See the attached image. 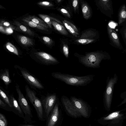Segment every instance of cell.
I'll return each instance as SVG.
<instances>
[{"mask_svg": "<svg viewBox=\"0 0 126 126\" xmlns=\"http://www.w3.org/2000/svg\"><path fill=\"white\" fill-rule=\"evenodd\" d=\"M14 67L16 70H18L22 76L32 87L40 89H44L42 83L26 69L17 65Z\"/></svg>", "mask_w": 126, "mask_h": 126, "instance_id": "4", "label": "cell"}, {"mask_svg": "<svg viewBox=\"0 0 126 126\" xmlns=\"http://www.w3.org/2000/svg\"><path fill=\"white\" fill-rule=\"evenodd\" d=\"M7 121L5 116L0 113V126H7Z\"/></svg>", "mask_w": 126, "mask_h": 126, "instance_id": "29", "label": "cell"}, {"mask_svg": "<svg viewBox=\"0 0 126 126\" xmlns=\"http://www.w3.org/2000/svg\"><path fill=\"white\" fill-rule=\"evenodd\" d=\"M18 38L19 42L25 46H29L33 45L32 39L26 36L19 35L18 36Z\"/></svg>", "mask_w": 126, "mask_h": 126, "instance_id": "19", "label": "cell"}, {"mask_svg": "<svg viewBox=\"0 0 126 126\" xmlns=\"http://www.w3.org/2000/svg\"><path fill=\"white\" fill-rule=\"evenodd\" d=\"M78 4V0H74L72 2V6L75 10H76Z\"/></svg>", "mask_w": 126, "mask_h": 126, "instance_id": "37", "label": "cell"}, {"mask_svg": "<svg viewBox=\"0 0 126 126\" xmlns=\"http://www.w3.org/2000/svg\"><path fill=\"white\" fill-rule=\"evenodd\" d=\"M51 75L54 78L67 85L76 86L87 85L94 80L95 76L93 74L78 76L58 72H53Z\"/></svg>", "mask_w": 126, "mask_h": 126, "instance_id": "1", "label": "cell"}, {"mask_svg": "<svg viewBox=\"0 0 126 126\" xmlns=\"http://www.w3.org/2000/svg\"><path fill=\"white\" fill-rule=\"evenodd\" d=\"M70 99L81 115L84 117L88 116L87 107L83 101L74 96H71Z\"/></svg>", "mask_w": 126, "mask_h": 126, "instance_id": "9", "label": "cell"}, {"mask_svg": "<svg viewBox=\"0 0 126 126\" xmlns=\"http://www.w3.org/2000/svg\"><path fill=\"white\" fill-rule=\"evenodd\" d=\"M24 19L31 21L37 24L47 28L49 26L44 21L38 18L33 16H29Z\"/></svg>", "mask_w": 126, "mask_h": 126, "instance_id": "15", "label": "cell"}, {"mask_svg": "<svg viewBox=\"0 0 126 126\" xmlns=\"http://www.w3.org/2000/svg\"><path fill=\"white\" fill-rule=\"evenodd\" d=\"M38 15L51 28H52V20L55 21L59 23H60L62 24L61 22L59 20L48 15L42 14H39Z\"/></svg>", "mask_w": 126, "mask_h": 126, "instance_id": "17", "label": "cell"}, {"mask_svg": "<svg viewBox=\"0 0 126 126\" xmlns=\"http://www.w3.org/2000/svg\"><path fill=\"white\" fill-rule=\"evenodd\" d=\"M57 2L58 3L60 2L61 1V0H57Z\"/></svg>", "mask_w": 126, "mask_h": 126, "instance_id": "41", "label": "cell"}, {"mask_svg": "<svg viewBox=\"0 0 126 126\" xmlns=\"http://www.w3.org/2000/svg\"><path fill=\"white\" fill-rule=\"evenodd\" d=\"M0 107L1 108L8 111H12L11 109L8 108L9 106L6 103H4L1 99H0Z\"/></svg>", "mask_w": 126, "mask_h": 126, "instance_id": "32", "label": "cell"}, {"mask_svg": "<svg viewBox=\"0 0 126 126\" xmlns=\"http://www.w3.org/2000/svg\"><path fill=\"white\" fill-rule=\"evenodd\" d=\"M95 40V39H78L76 41L77 43L82 44H86L92 43Z\"/></svg>", "mask_w": 126, "mask_h": 126, "instance_id": "28", "label": "cell"}, {"mask_svg": "<svg viewBox=\"0 0 126 126\" xmlns=\"http://www.w3.org/2000/svg\"><path fill=\"white\" fill-rule=\"evenodd\" d=\"M52 24L55 29L60 33L65 35L68 34V32L64 27L59 23L52 20Z\"/></svg>", "mask_w": 126, "mask_h": 126, "instance_id": "18", "label": "cell"}, {"mask_svg": "<svg viewBox=\"0 0 126 126\" xmlns=\"http://www.w3.org/2000/svg\"><path fill=\"white\" fill-rule=\"evenodd\" d=\"M63 22L65 28L73 36L76 37L79 35L78 30L74 24L66 20H63Z\"/></svg>", "mask_w": 126, "mask_h": 126, "instance_id": "13", "label": "cell"}, {"mask_svg": "<svg viewBox=\"0 0 126 126\" xmlns=\"http://www.w3.org/2000/svg\"><path fill=\"white\" fill-rule=\"evenodd\" d=\"M81 9L83 16L86 19H89L91 16L90 8L86 3H83L81 5Z\"/></svg>", "mask_w": 126, "mask_h": 126, "instance_id": "21", "label": "cell"}, {"mask_svg": "<svg viewBox=\"0 0 126 126\" xmlns=\"http://www.w3.org/2000/svg\"><path fill=\"white\" fill-rule=\"evenodd\" d=\"M2 25L7 27H9L10 25V23L9 22L7 21H4L2 22Z\"/></svg>", "mask_w": 126, "mask_h": 126, "instance_id": "38", "label": "cell"}, {"mask_svg": "<svg viewBox=\"0 0 126 126\" xmlns=\"http://www.w3.org/2000/svg\"><path fill=\"white\" fill-rule=\"evenodd\" d=\"M10 102L12 106V109H13L14 112L17 114L19 116L23 118L25 117L23 112L19 105L17 100L15 98L12 94L10 95L9 97Z\"/></svg>", "mask_w": 126, "mask_h": 126, "instance_id": "12", "label": "cell"}, {"mask_svg": "<svg viewBox=\"0 0 126 126\" xmlns=\"http://www.w3.org/2000/svg\"><path fill=\"white\" fill-rule=\"evenodd\" d=\"M59 115L58 105L56 103L48 117L46 126H54L58 120Z\"/></svg>", "mask_w": 126, "mask_h": 126, "instance_id": "11", "label": "cell"}, {"mask_svg": "<svg viewBox=\"0 0 126 126\" xmlns=\"http://www.w3.org/2000/svg\"><path fill=\"white\" fill-rule=\"evenodd\" d=\"M22 20L27 25L31 27L35 28L40 30L45 31H48L47 28L40 26L31 21L27 20L24 18L22 19Z\"/></svg>", "mask_w": 126, "mask_h": 126, "instance_id": "23", "label": "cell"}, {"mask_svg": "<svg viewBox=\"0 0 126 126\" xmlns=\"http://www.w3.org/2000/svg\"><path fill=\"white\" fill-rule=\"evenodd\" d=\"M120 111H116L112 113L106 117L103 118L104 120H111L112 122L114 120H117L122 118L123 115L120 113Z\"/></svg>", "mask_w": 126, "mask_h": 126, "instance_id": "16", "label": "cell"}, {"mask_svg": "<svg viewBox=\"0 0 126 126\" xmlns=\"http://www.w3.org/2000/svg\"><path fill=\"white\" fill-rule=\"evenodd\" d=\"M61 12L69 18L70 17V15L68 11L65 9L61 8L60 9Z\"/></svg>", "mask_w": 126, "mask_h": 126, "instance_id": "35", "label": "cell"}, {"mask_svg": "<svg viewBox=\"0 0 126 126\" xmlns=\"http://www.w3.org/2000/svg\"><path fill=\"white\" fill-rule=\"evenodd\" d=\"M75 56L81 64L86 67L94 68H100L102 61L110 58L106 53L99 51L87 53L84 55L76 54Z\"/></svg>", "mask_w": 126, "mask_h": 126, "instance_id": "2", "label": "cell"}, {"mask_svg": "<svg viewBox=\"0 0 126 126\" xmlns=\"http://www.w3.org/2000/svg\"><path fill=\"white\" fill-rule=\"evenodd\" d=\"M126 19V10L125 5L123 6L119 13V24H121Z\"/></svg>", "mask_w": 126, "mask_h": 126, "instance_id": "26", "label": "cell"}, {"mask_svg": "<svg viewBox=\"0 0 126 126\" xmlns=\"http://www.w3.org/2000/svg\"><path fill=\"white\" fill-rule=\"evenodd\" d=\"M114 23H113L112 24V23L111 24V25H112L113 27L114 26Z\"/></svg>", "mask_w": 126, "mask_h": 126, "instance_id": "42", "label": "cell"}, {"mask_svg": "<svg viewBox=\"0 0 126 126\" xmlns=\"http://www.w3.org/2000/svg\"><path fill=\"white\" fill-rule=\"evenodd\" d=\"M15 24L16 25L17 28L20 31L27 33L29 35L33 36L34 33L26 26L22 25L18 21H15Z\"/></svg>", "mask_w": 126, "mask_h": 126, "instance_id": "20", "label": "cell"}, {"mask_svg": "<svg viewBox=\"0 0 126 126\" xmlns=\"http://www.w3.org/2000/svg\"><path fill=\"white\" fill-rule=\"evenodd\" d=\"M109 0H100L99 1V4L105 9H108L110 8L109 5Z\"/></svg>", "mask_w": 126, "mask_h": 126, "instance_id": "30", "label": "cell"}, {"mask_svg": "<svg viewBox=\"0 0 126 126\" xmlns=\"http://www.w3.org/2000/svg\"><path fill=\"white\" fill-rule=\"evenodd\" d=\"M0 79L3 81L6 86H8L11 83L12 81L10 77L8 69L5 68L0 70Z\"/></svg>", "mask_w": 126, "mask_h": 126, "instance_id": "14", "label": "cell"}, {"mask_svg": "<svg viewBox=\"0 0 126 126\" xmlns=\"http://www.w3.org/2000/svg\"><path fill=\"white\" fill-rule=\"evenodd\" d=\"M16 90L18 95L19 104L25 114L26 118H28L29 119H31L32 116L30 107L18 84H16Z\"/></svg>", "mask_w": 126, "mask_h": 126, "instance_id": "7", "label": "cell"}, {"mask_svg": "<svg viewBox=\"0 0 126 126\" xmlns=\"http://www.w3.org/2000/svg\"><path fill=\"white\" fill-rule=\"evenodd\" d=\"M6 48L10 52L18 56L19 53L16 47L11 43L8 42L6 45Z\"/></svg>", "mask_w": 126, "mask_h": 126, "instance_id": "25", "label": "cell"}, {"mask_svg": "<svg viewBox=\"0 0 126 126\" xmlns=\"http://www.w3.org/2000/svg\"><path fill=\"white\" fill-rule=\"evenodd\" d=\"M96 35V33L91 30H88L83 32L79 39H93Z\"/></svg>", "mask_w": 126, "mask_h": 126, "instance_id": "24", "label": "cell"}, {"mask_svg": "<svg viewBox=\"0 0 126 126\" xmlns=\"http://www.w3.org/2000/svg\"><path fill=\"white\" fill-rule=\"evenodd\" d=\"M38 4L42 5L48 6H53V5L49 2L47 1H43L38 2Z\"/></svg>", "mask_w": 126, "mask_h": 126, "instance_id": "33", "label": "cell"}, {"mask_svg": "<svg viewBox=\"0 0 126 126\" xmlns=\"http://www.w3.org/2000/svg\"><path fill=\"white\" fill-rule=\"evenodd\" d=\"M32 57L35 61L41 64L47 65L59 64L60 62L50 54L43 52H36L33 53Z\"/></svg>", "mask_w": 126, "mask_h": 126, "instance_id": "5", "label": "cell"}, {"mask_svg": "<svg viewBox=\"0 0 126 126\" xmlns=\"http://www.w3.org/2000/svg\"><path fill=\"white\" fill-rule=\"evenodd\" d=\"M57 96L55 93L46 96L41 101L46 117L48 118L50 112L52 110L57 99Z\"/></svg>", "mask_w": 126, "mask_h": 126, "instance_id": "8", "label": "cell"}, {"mask_svg": "<svg viewBox=\"0 0 126 126\" xmlns=\"http://www.w3.org/2000/svg\"><path fill=\"white\" fill-rule=\"evenodd\" d=\"M61 100L65 109L71 115L77 117L80 115L70 99L65 95L62 96Z\"/></svg>", "mask_w": 126, "mask_h": 126, "instance_id": "10", "label": "cell"}, {"mask_svg": "<svg viewBox=\"0 0 126 126\" xmlns=\"http://www.w3.org/2000/svg\"><path fill=\"white\" fill-rule=\"evenodd\" d=\"M108 31L109 34L110 38L113 41L115 44L118 46H120V42L118 36L113 30L108 27Z\"/></svg>", "mask_w": 126, "mask_h": 126, "instance_id": "22", "label": "cell"}, {"mask_svg": "<svg viewBox=\"0 0 126 126\" xmlns=\"http://www.w3.org/2000/svg\"><path fill=\"white\" fill-rule=\"evenodd\" d=\"M43 39L46 43L48 45L51 44L52 42V40L47 36H44L43 37Z\"/></svg>", "mask_w": 126, "mask_h": 126, "instance_id": "34", "label": "cell"}, {"mask_svg": "<svg viewBox=\"0 0 126 126\" xmlns=\"http://www.w3.org/2000/svg\"><path fill=\"white\" fill-rule=\"evenodd\" d=\"M26 96L34 108L38 118L41 120H43V110L41 101L36 96L34 91L27 85L25 87Z\"/></svg>", "mask_w": 126, "mask_h": 126, "instance_id": "3", "label": "cell"}, {"mask_svg": "<svg viewBox=\"0 0 126 126\" xmlns=\"http://www.w3.org/2000/svg\"><path fill=\"white\" fill-rule=\"evenodd\" d=\"M0 95L4 101L10 108L12 109V107L9 98L6 93L3 90L0 89Z\"/></svg>", "mask_w": 126, "mask_h": 126, "instance_id": "27", "label": "cell"}, {"mask_svg": "<svg viewBox=\"0 0 126 126\" xmlns=\"http://www.w3.org/2000/svg\"><path fill=\"white\" fill-rule=\"evenodd\" d=\"M0 31L1 32L5 33V29L1 25H0Z\"/></svg>", "mask_w": 126, "mask_h": 126, "instance_id": "39", "label": "cell"}, {"mask_svg": "<svg viewBox=\"0 0 126 126\" xmlns=\"http://www.w3.org/2000/svg\"><path fill=\"white\" fill-rule=\"evenodd\" d=\"M63 54L66 58H68L69 57V49L67 46L64 44L63 47Z\"/></svg>", "mask_w": 126, "mask_h": 126, "instance_id": "31", "label": "cell"}, {"mask_svg": "<svg viewBox=\"0 0 126 126\" xmlns=\"http://www.w3.org/2000/svg\"><path fill=\"white\" fill-rule=\"evenodd\" d=\"M118 80L116 74L110 78H108L107 81V85L104 94V98L106 105L108 108L111 106L112 98L114 86Z\"/></svg>", "mask_w": 126, "mask_h": 126, "instance_id": "6", "label": "cell"}, {"mask_svg": "<svg viewBox=\"0 0 126 126\" xmlns=\"http://www.w3.org/2000/svg\"><path fill=\"white\" fill-rule=\"evenodd\" d=\"M5 33L8 34H11L13 32V31L12 28L9 27L5 28Z\"/></svg>", "mask_w": 126, "mask_h": 126, "instance_id": "36", "label": "cell"}, {"mask_svg": "<svg viewBox=\"0 0 126 126\" xmlns=\"http://www.w3.org/2000/svg\"></svg>", "mask_w": 126, "mask_h": 126, "instance_id": "43", "label": "cell"}, {"mask_svg": "<svg viewBox=\"0 0 126 126\" xmlns=\"http://www.w3.org/2000/svg\"><path fill=\"white\" fill-rule=\"evenodd\" d=\"M19 126H36L34 125H20Z\"/></svg>", "mask_w": 126, "mask_h": 126, "instance_id": "40", "label": "cell"}]
</instances>
